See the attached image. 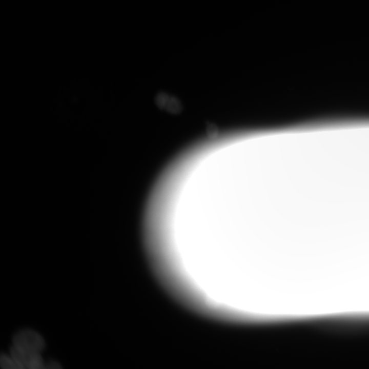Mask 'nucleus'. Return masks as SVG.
<instances>
[{"instance_id": "f257e3e1", "label": "nucleus", "mask_w": 369, "mask_h": 369, "mask_svg": "<svg viewBox=\"0 0 369 369\" xmlns=\"http://www.w3.org/2000/svg\"><path fill=\"white\" fill-rule=\"evenodd\" d=\"M12 343L14 347L26 353H40L45 346L43 337L37 332L28 329L17 332L13 337Z\"/></svg>"}, {"instance_id": "f03ea898", "label": "nucleus", "mask_w": 369, "mask_h": 369, "mask_svg": "<svg viewBox=\"0 0 369 369\" xmlns=\"http://www.w3.org/2000/svg\"><path fill=\"white\" fill-rule=\"evenodd\" d=\"M10 355L15 361L18 369L45 368L40 353L21 352L12 346L10 350Z\"/></svg>"}, {"instance_id": "7ed1b4c3", "label": "nucleus", "mask_w": 369, "mask_h": 369, "mask_svg": "<svg viewBox=\"0 0 369 369\" xmlns=\"http://www.w3.org/2000/svg\"><path fill=\"white\" fill-rule=\"evenodd\" d=\"M0 365L5 369H18L17 365L11 356L3 354L0 357Z\"/></svg>"}, {"instance_id": "20e7f679", "label": "nucleus", "mask_w": 369, "mask_h": 369, "mask_svg": "<svg viewBox=\"0 0 369 369\" xmlns=\"http://www.w3.org/2000/svg\"><path fill=\"white\" fill-rule=\"evenodd\" d=\"M61 367L60 364L56 361H51L48 363L45 368H60Z\"/></svg>"}]
</instances>
